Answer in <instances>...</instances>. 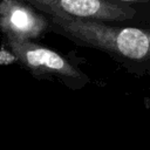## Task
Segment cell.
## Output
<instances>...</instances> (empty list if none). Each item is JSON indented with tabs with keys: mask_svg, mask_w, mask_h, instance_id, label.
Here are the masks:
<instances>
[{
	"mask_svg": "<svg viewBox=\"0 0 150 150\" xmlns=\"http://www.w3.org/2000/svg\"><path fill=\"white\" fill-rule=\"evenodd\" d=\"M49 25L80 43L128 61L150 63V27H121L64 15H48Z\"/></svg>",
	"mask_w": 150,
	"mask_h": 150,
	"instance_id": "obj_1",
	"label": "cell"
},
{
	"mask_svg": "<svg viewBox=\"0 0 150 150\" xmlns=\"http://www.w3.org/2000/svg\"><path fill=\"white\" fill-rule=\"evenodd\" d=\"M48 15H64L95 21H129L139 13L135 7L112 0H21Z\"/></svg>",
	"mask_w": 150,
	"mask_h": 150,
	"instance_id": "obj_2",
	"label": "cell"
},
{
	"mask_svg": "<svg viewBox=\"0 0 150 150\" xmlns=\"http://www.w3.org/2000/svg\"><path fill=\"white\" fill-rule=\"evenodd\" d=\"M7 40L12 53L27 68L34 71L54 73L71 79L81 77V74L77 71V69L74 68L59 53L30 42L29 40L9 36L7 38Z\"/></svg>",
	"mask_w": 150,
	"mask_h": 150,
	"instance_id": "obj_3",
	"label": "cell"
},
{
	"mask_svg": "<svg viewBox=\"0 0 150 150\" xmlns=\"http://www.w3.org/2000/svg\"><path fill=\"white\" fill-rule=\"evenodd\" d=\"M49 21L21 0L0 1V28L7 38L29 40L41 35Z\"/></svg>",
	"mask_w": 150,
	"mask_h": 150,
	"instance_id": "obj_4",
	"label": "cell"
},
{
	"mask_svg": "<svg viewBox=\"0 0 150 150\" xmlns=\"http://www.w3.org/2000/svg\"><path fill=\"white\" fill-rule=\"evenodd\" d=\"M123 1H130V0H123Z\"/></svg>",
	"mask_w": 150,
	"mask_h": 150,
	"instance_id": "obj_5",
	"label": "cell"
}]
</instances>
